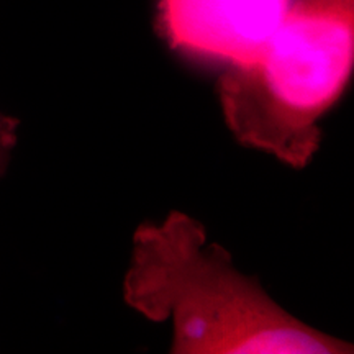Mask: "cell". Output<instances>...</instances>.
<instances>
[{"label": "cell", "mask_w": 354, "mask_h": 354, "mask_svg": "<svg viewBox=\"0 0 354 354\" xmlns=\"http://www.w3.org/2000/svg\"><path fill=\"white\" fill-rule=\"evenodd\" d=\"M123 300L146 320L171 322L174 354L353 353V344L274 302L223 246L209 243L201 221L179 210L135 230Z\"/></svg>", "instance_id": "1"}, {"label": "cell", "mask_w": 354, "mask_h": 354, "mask_svg": "<svg viewBox=\"0 0 354 354\" xmlns=\"http://www.w3.org/2000/svg\"><path fill=\"white\" fill-rule=\"evenodd\" d=\"M294 0H158V24L172 50L192 59L246 66L258 59Z\"/></svg>", "instance_id": "3"}, {"label": "cell", "mask_w": 354, "mask_h": 354, "mask_svg": "<svg viewBox=\"0 0 354 354\" xmlns=\"http://www.w3.org/2000/svg\"><path fill=\"white\" fill-rule=\"evenodd\" d=\"M19 118L0 112V177L7 172L12 153L19 141Z\"/></svg>", "instance_id": "4"}, {"label": "cell", "mask_w": 354, "mask_h": 354, "mask_svg": "<svg viewBox=\"0 0 354 354\" xmlns=\"http://www.w3.org/2000/svg\"><path fill=\"white\" fill-rule=\"evenodd\" d=\"M354 64V0H294L258 59L218 79L225 123L248 148L305 167L320 120L346 91Z\"/></svg>", "instance_id": "2"}]
</instances>
